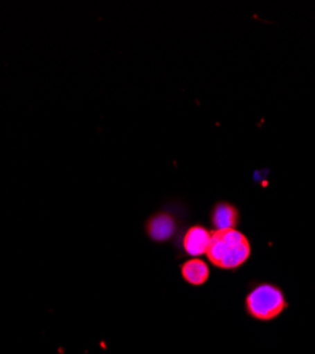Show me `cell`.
Segmentation results:
<instances>
[{"label":"cell","instance_id":"5b68a950","mask_svg":"<svg viewBox=\"0 0 315 354\" xmlns=\"http://www.w3.org/2000/svg\"><path fill=\"white\" fill-rule=\"evenodd\" d=\"M182 275L189 283L199 286L204 285L209 278V267L206 262L200 259L186 261L182 267Z\"/></svg>","mask_w":315,"mask_h":354},{"label":"cell","instance_id":"7a4b0ae2","mask_svg":"<svg viewBox=\"0 0 315 354\" xmlns=\"http://www.w3.org/2000/svg\"><path fill=\"white\" fill-rule=\"evenodd\" d=\"M282 292L273 285H259L254 288L246 299L249 313L259 320H271L285 309Z\"/></svg>","mask_w":315,"mask_h":354},{"label":"cell","instance_id":"277c9868","mask_svg":"<svg viewBox=\"0 0 315 354\" xmlns=\"http://www.w3.org/2000/svg\"><path fill=\"white\" fill-rule=\"evenodd\" d=\"M147 231L154 241H166L175 232V220L166 213L156 214L148 221Z\"/></svg>","mask_w":315,"mask_h":354},{"label":"cell","instance_id":"6da1fadb","mask_svg":"<svg viewBox=\"0 0 315 354\" xmlns=\"http://www.w3.org/2000/svg\"><path fill=\"white\" fill-rule=\"evenodd\" d=\"M206 255L216 267L235 270L247 261L250 255V244L244 235L235 228L216 230L210 235Z\"/></svg>","mask_w":315,"mask_h":354},{"label":"cell","instance_id":"3957f363","mask_svg":"<svg viewBox=\"0 0 315 354\" xmlns=\"http://www.w3.org/2000/svg\"><path fill=\"white\" fill-rule=\"evenodd\" d=\"M210 235H212V232H209L204 227H200V225L192 227L185 234V239H183L185 251L192 257H199V255L206 254L209 243H210Z\"/></svg>","mask_w":315,"mask_h":354},{"label":"cell","instance_id":"8992f818","mask_svg":"<svg viewBox=\"0 0 315 354\" xmlns=\"http://www.w3.org/2000/svg\"><path fill=\"white\" fill-rule=\"evenodd\" d=\"M212 223L216 230H232L237 223V212L233 205L220 203L213 210Z\"/></svg>","mask_w":315,"mask_h":354}]
</instances>
